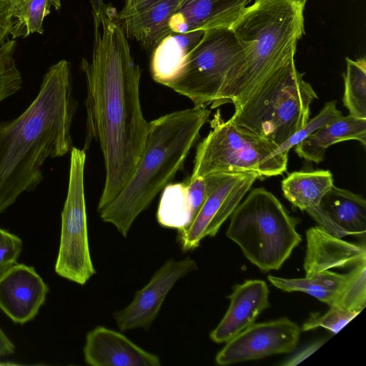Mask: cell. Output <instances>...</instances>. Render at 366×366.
Instances as JSON below:
<instances>
[{
	"label": "cell",
	"mask_w": 366,
	"mask_h": 366,
	"mask_svg": "<svg viewBox=\"0 0 366 366\" xmlns=\"http://www.w3.org/2000/svg\"><path fill=\"white\" fill-rule=\"evenodd\" d=\"M94 19V43L89 60L81 69L86 84V137L84 151L92 141L103 154L105 182L97 212H102L132 176L143 152L148 122L140 103V66L128 38L111 6Z\"/></svg>",
	"instance_id": "6da1fadb"
},
{
	"label": "cell",
	"mask_w": 366,
	"mask_h": 366,
	"mask_svg": "<svg viewBox=\"0 0 366 366\" xmlns=\"http://www.w3.org/2000/svg\"><path fill=\"white\" fill-rule=\"evenodd\" d=\"M76 107L71 65L61 59L47 70L29 106L0 122V214L41 183L46 160L71 152Z\"/></svg>",
	"instance_id": "7a4b0ae2"
},
{
	"label": "cell",
	"mask_w": 366,
	"mask_h": 366,
	"mask_svg": "<svg viewBox=\"0 0 366 366\" xmlns=\"http://www.w3.org/2000/svg\"><path fill=\"white\" fill-rule=\"evenodd\" d=\"M210 109L204 107L173 112L148 122L143 152L121 192L99 212L124 237L136 218L182 168Z\"/></svg>",
	"instance_id": "3957f363"
},
{
	"label": "cell",
	"mask_w": 366,
	"mask_h": 366,
	"mask_svg": "<svg viewBox=\"0 0 366 366\" xmlns=\"http://www.w3.org/2000/svg\"><path fill=\"white\" fill-rule=\"evenodd\" d=\"M307 0H255L231 26L244 51L243 64L211 104L240 106L276 69L295 57L305 34Z\"/></svg>",
	"instance_id": "277c9868"
},
{
	"label": "cell",
	"mask_w": 366,
	"mask_h": 366,
	"mask_svg": "<svg viewBox=\"0 0 366 366\" xmlns=\"http://www.w3.org/2000/svg\"><path fill=\"white\" fill-rule=\"evenodd\" d=\"M291 58L273 71L229 119L242 133L279 147L310 119L317 99Z\"/></svg>",
	"instance_id": "5b68a950"
},
{
	"label": "cell",
	"mask_w": 366,
	"mask_h": 366,
	"mask_svg": "<svg viewBox=\"0 0 366 366\" xmlns=\"http://www.w3.org/2000/svg\"><path fill=\"white\" fill-rule=\"evenodd\" d=\"M300 222L272 192L254 188L230 215L226 235L259 269L277 270L302 241Z\"/></svg>",
	"instance_id": "8992f818"
},
{
	"label": "cell",
	"mask_w": 366,
	"mask_h": 366,
	"mask_svg": "<svg viewBox=\"0 0 366 366\" xmlns=\"http://www.w3.org/2000/svg\"><path fill=\"white\" fill-rule=\"evenodd\" d=\"M209 124L210 132L197 147L190 179L212 173L254 172L262 179L287 170L289 153L242 133L222 117L219 109Z\"/></svg>",
	"instance_id": "52a82bcc"
},
{
	"label": "cell",
	"mask_w": 366,
	"mask_h": 366,
	"mask_svg": "<svg viewBox=\"0 0 366 366\" xmlns=\"http://www.w3.org/2000/svg\"><path fill=\"white\" fill-rule=\"evenodd\" d=\"M243 61V49L230 28L206 30L166 86L187 97L194 107H207L233 79Z\"/></svg>",
	"instance_id": "ba28073f"
},
{
	"label": "cell",
	"mask_w": 366,
	"mask_h": 366,
	"mask_svg": "<svg viewBox=\"0 0 366 366\" xmlns=\"http://www.w3.org/2000/svg\"><path fill=\"white\" fill-rule=\"evenodd\" d=\"M70 154L68 189L54 268L60 277L84 285L96 274L89 250L84 195L86 152L73 147Z\"/></svg>",
	"instance_id": "9c48e42d"
},
{
	"label": "cell",
	"mask_w": 366,
	"mask_h": 366,
	"mask_svg": "<svg viewBox=\"0 0 366 366\" xmlns=\"http://www.w3.org/2000/svg\"><path fill=\"white\" fill-rule=\"evenodd\" d=\"M257 179H261L254 172L221 173L192 222L186 229L178 230L182 249L192 250L204 237L215 236Z\"/></svg>",
	"instance_id": "30bf717a"
},
{
	"label": "cell",
	"mask_w": 366,
	"mask_h": 366,
	"mask_svg": "<svg viewBox=\"0 0 366 366\" xmlns=\"http://www.w3.org/2000/svg\"><path fill=\"white\" fill-rule=\"evenodd\" d=\"M300 335L299 326L287 317L254 322L227 341L217 354L215 362L227 365L288 353L296 347Z\"/></svg>",
	"instance_id": "8fae6325"
},
{
	"label": "cell",
	"mask_w": 366,
	"mask_h": 366,
	"mask_svg": "<svg viewBox=\"0 0 366 366\" xmlns=\"http://www.w3.org/2000/svg\"><path fill=\"white\" fill-rule=\"evenodd\" d=\"M197 269V262L189 257L167 260L149 282L135 292L132 301L114 314L119 329L123 332L138 328L148 330L176 282Z\"/></svg>",
	"instance_id": "7c38bea8"
},
{
	"label": "cell",
	"mask_w": 366,
	"mask_h": 366,
	"mask_svg": "<svg viewBox=\"0 0 366 366\" xmlns=\"http://www.w3.org/2000/svg\"><path fill=\"white\" fill-rule=\"evenodd\" d=\"M48 292V285L31 266L16 263L0 276V309L14 323L32 320Z\"/></svg>",
	"instance_id": "4fadbf2b"
},
{
	"label": "cell",
	"mask_w": 366,
	"mask_h": 366,
	"mask_svg": "<svg viewBox=\"0 0 366 366\" xmlns=\"http://www.w3.org/2000/svg\"><path fill=\"white\" fill-rule=\"evenodd\" d=\"M84 361L92 366H160L159 357L121 332L97 326L86 336Z\"/></svg>",
	"instance_id": "5bb4252c"
},
{
	"label": "cell",
	"mask_w": 366,
	"mask_h": 366,
	"mask_svg": "<svg viewBox=\"0 0 366 366\" xmlns=\"http://www.w3.org/2000/svg\"><path fill=\"white\" fill-rule=\"evenodd\" d=\"M181 0H140L117 13V19L127 38L152 50L172 31L169 21Z\"/></svg>",
	"instance_id": "9a60e30c"
},
{
	"label": "cell",
	"mask_w": 366,
	"mask_h": 366,
	"mask_svg": "<svg viewBox=\"0 0 366 366\" xmlns=\"http://www.w3.org/2000/svg\"><path fill=\"white\" fill-rule=\"evenodd\" d=\"M306 241L303 264L306 277L330 269L354 267L366 262L365 242L354 244L342 240L318 225L307 230Z\"/></svg>",
	"instance_id": "2e32d148"
},
{
	"label": "cell",
	"mask_w": 366,
	"mask_h": 366,
	"mask_svg": "<svg viewBox=\"0 0 366 366\" xmlns=\"http://www.w3.org/2000/svg\"><path fill=\"white\" fill-rule=\"evenodd\" d=\"M269 293L267 283L260 280L234 285L228 297V310L210 332L211 340L215 343L227 342L254 324L259 314L270 306Z\"/></svg>",
	"instance_id": "e0dca14e"
},
{
	"label": "cell",
	"mask_w": 366,
	"mask_h": 366,
	"mask_svg": "<svg viewBox=\"0 0 366 366\" xmlns=\"http://www.w3.org/2000/svg\"><path fill=\"white\" fill-rule=\"evenodd\" d=\"M250 0H181L169 21L172 32L231 28Z\"/></svg>",
	"instance_id": "ac0fdd59"
},
{
	"label": "cell",
	"mask_w": 366,
	"mask_h": 366,
	"mask_svg": "<svg viewBox=\"0 0 366 366\" xmlns=\"http://www.w3.org/2000/svg\"><path fill=\"white\" fill-rule=\"evenodd\" d=\"M356 140L366 145V119L343 116L327 123L295 145L297 155L319 164L324 160L327 148L334 144Z\"/></svg>",
	"instance_id": "d6986e66"
},
{
	"label": "cell",
	"mask_w": 366,
	"mask_h": 366,
	"mask_svg": "<svg viewBox=\"0 0 366 366\" xmlns=\"http://www.w3.org/2000/svg\"><path fill=\"white\" fill-rule=\"evenodd\" d=\"M203 33L204 31L171 32L164 37L152 49L150 71L153 79L164 86L174 79Z\"/></svg>",
	"instance_id": "ffe728a7"
},
{
	"label": "cell",
	"mask_w": 366,
	"mask_h": 366,
	"mask_svg": "<svg viewBox=\"0 0 366 366\" xmlns=\"http://www.w3.org/2000/svg\"><path fill=\"white\" fill-rule=\"evenodd\" d=\"M334 185L329 170L299 171L282 181L284 197L296 208L307 213L321 207L325 195Z\"/></svg>",
	"instance_id": "44dd1931"
},
{
	"label": "cell",
	"mask_w": 366,
	"mask_h": 366,
	"mask_svg": "<svg viewBox=\"0 0 366 366\" xmlns=\"http://www.w3.org/2000/svg\"><path fill=\"white\" fill-rule=\"evenodd\" d=\"M320 205L329 217L349 235L365 240L366 201L362 195L333 185Z\"/></svg>",
	"instance_id": "7402d4cb"
},
{
	"label": "cell",
	"mask_w": 366,
	"mask_h": 366,
	"mask_svg": "<svg viewBox=\"0 0 366 366\" xmlns=\"http://www.w3.org/2000/svg\"><path fill=\"white\" fill-rule=\"evenodd\" d=\"M347 274L330 270L312 277L287 279L269 275L268 280L277 288L286 292H302L332 306L340 291Z\"/></svg>",
	"instance_id": "603a6c76"
},
{
	"label": "cell",
	"mask_w": 366,
	"mask_h": 366,
	"mask_svg": "<svg viewBox=\"0 0 366 366\" xmlns=\"http://www.w3.org/2000/svg\"><path fill=\"white\" fill-rule=\"evenodd\" d=\"M162 190L157 212L158 223L177 230L186 229L193 221L187 181L168 184Z\"/></svg>",
	"instance_id": "cb8c5ba5"
},
{
	"label": "cell",
	"mask_w": 366,
	"mask_h": 366,
	"mask_svg": "<svg viewBox=\"0 0 366 366\" xmlns=\"http://www.w3.org/2000/svg\"><path fill=\"white\" fill-rule=\"evenodd\" d=\"M61 8V0H11L10 14L13 19V39L26 37L33 33H44L43 21L51 13Z\"/></svg>",
	"instance_id": "d4e9b609"
},
{
	"label": "cell",
	"mask_w": 366,
	"mask_h": 366,
	"mask_svg": "<svg viewBox=\"0 0 366 366\" xmlns=\"http://www.w3.org/2000/svg\"><path fill=\"white\" fill-rule=\"evenodd\" d=\"M344 74L342 102L349 114L366 119V61L365 57L352 60L347 57Z\"/></svg>",
	"instance_id": "484cf974"
},
{
	"label": "cell",
	"mask_w": 366,
	"mask_h": 366,
	"mask_svg": "<svg viewBox=\"0 0 366 366\" xmlns=\"http://www.w3.org/2000/svg\"><path fill=\"white\" fill-rule=\"evenodd\" d=\"M340 309L360 313L366 306V262L353 267L333 305Z\"/></svg>",
	"instance_id": "4316f807"
},
{
	"label": "cell",
	"mask_w": 366,
	"mask_h": 366,
	"mask_svg": "<svg viewBox=\"0 0 366 366\" xmlns=\"http://www.w3.org/2000/svg\"><path fill=\"white\" fill-rule=\"evenodd\" d=\"M16 46V41L10 40L0 46V102L21 87L22 76L14 58Z\"/></svg>",
	"instance_id": "83f0119b"
},
{
	"label": "cell",
	"mask_w": 366,
	"mask_h": 366,
	"mask_svg": "<svg viewBox=\"0 0 366 366\" xmlns=\"http://www.w3.org/2000/svg\"><path fill=\"white\" fill-rule=\"evenodd\" d=\"M337 101L331 100L326 102L324 107L312 119H309L306 124L297 132L282 143L277 150L280 152L289 153L290 149L302 141L310 134L327 123L341 117L342 113L337 108Z\"/></svg>",
	"instance_id": "f1b7e54d"
},
{
	"label": "cell",
	"mask_w": 366,
	"mask_h": 366,
	"mask_svg": "<svg viewBox=\"0 0 366 366\" xmlns=\"http://www.w3.org/2000/svg\"><path fill=\"white\" fill-rule=\"evenodd\" d=\"M325 314H312L302 325V330L307 331L324 327L333 334L337 333L359 313L349 312L335 306H330Z\"/></svg>",
	"instance_id": "f546056e"
},
{
	"label": "cell",
	"mask_w": 366,
	"mask_h": 366,
	"mask_svg": "<svg viewBox=\"0 0 366 366\" xmlns=\"http://www.w3.org/2000/svg\"><path fill=\"white\" fill-rule=\"evenodd\" d=\"M22 248L19 237L0 228V276L16 264Z\"/></svg>",
	"instance_id": "4dcf8cb0"
},
{
	"label": "cell",
	"mask_w": 366,
	"mask_h": 366,
	"mask_svg": "<svg viewBox=\"0 0 366 366\" xmlns=\"http://www.w3.org/2000/svg\"><path fill=\"white\" fill-rule=\"evenodd\" d=\"M11 0H0V44L9 34H11L13 29V19L10 14Z\"/></svg>",
	"instance_id": "1f68e13d"
},
{
	"label": "cell",
	"mask_w": 366,
	"mask_h": 366,
	"mask_svg": "<svg viewBox=\"0 0 366 366\" xmlns=\"http://www.w3.org/2000/svg\"><path fill=\"white\" fill-rule=\"evenodd\" d=\"M327 340L320 339L316 340L315 342L307 345L302 350H299L297 353H295L293 356H291L287 361H285L282 363V365L284 366H295L297 364L302 362L304 360L307 358L309 356L312 355L315 351H317Z\"/></svg>",
	"instance_id": "d6a6232c"
},
{
	"label": "cell",
	"mask_w": 366,
	"mask_h": 366,
	"mask_svg": "<svg viewBox=\"0 0 366 366\" xmlns=\"http://www.w3.org/2000/svg\"><path fill=\"white\" fill-rule=\"evenodd\" d=\"M14 351L15 346L13 342L0 327V357L13 355Z\"/></svg>",
	"instance_id": "836d02e7"
},
{
	"label": "cell",
	"mask_w": 366,
	"mask_h": 366,
	"mask_svg": "<svg viewBox=\"0 0 366 366\" xmlns=\"http://www.w3.org/2000/svg\"><path fill=\"white\" fill-rule=\"evenodd\" d=\"M93 17H98L104 10L106 5L104 4L103 0H89Z\"/></svg>",
	"instance_id": "e575fe53"
},
{
	"label": "cell",
	"mask_w": 366,
	"mask_h": 366,
	"mask_svg": "<svg viewBox=\"0 0 366 366\" xmlns=\"http://www.w3.org/2000/svg\"><path fill=\"white\" fill-rule=\"evenodd\" d=\"M140 0H125L124 8H128Z\"/></svg>",
	"instance_id": "d590c367"
}]
</instances>
